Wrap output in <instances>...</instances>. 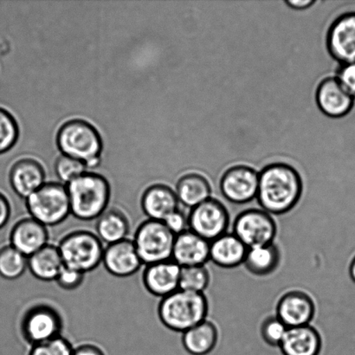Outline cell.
Wrapping results in <instances>:
<instances>
[{"instance_id":"6da1fadb","label":"cell","mask_w":355,"mask_h":355,"mask_svg":"<svg viewBox=\"0 0 355 355\" xmlns=\"http://www.w3.org/2000/svg\"><path fill=\"white\" fill-rule=\"evenodd\" d=\"M302 193L300 175L284 163H274L259 173L257 201L271 215L287 214L297 205Z\"/></svg>"},{"instance_id":"7a4b0ae2","label":"cell","mask_w":355,"mask_h":355,"mask_svg":"<svg viewBox=\"0 0 355 355\" xmlns=\"http://www.w3.org/2000/svg\"><path fill=\"white\" fill-rule=\"evenodd\" d=\"M73 217L82 221L96 220L107 210L110 186L102 175L85 173L68 184Z\"/></svg>"},{"instance_id":"3957f363","label":"cell","mask_w":355,"mask_h":355,"mask_svg":"<svg viewBox=\"0 0 355 355\" xmlns=\"http://www.w3.org/2000/svg\"><path fill=\"white\" fill-rule=\"evenodd\" d=\"M209 304L204 294L178 290L162 298L158 315L172 331L184 333L207 319Z\"/></svg>"},{"instance_id":"277c9868","label":"cell","mask_w":355,"mask_h":355,"mask_svg":"<svg viewBox=\"0 0 355 355\" xmlns=\"http://www.w3.org/2000/svg\"><path fill=\"white\" fill-rule=\"evenodd\" d=\"M58 145L64 155L95 168L100 162L103 141L98 131L83 120H71L62 125L58 134Z\"/></svg>"},{"instance_id":"5b68a950","label":"cell","mask_w":355,"mask_h":355,"mask_svg":"<svg viewBox=\"0 0 355 355\" xmlns=\"http://www.w3.org/2000/svg\"><path fill=\"white\" fill-rule=\"evenodd\" d=\"M64 266L83 273L92 272L103 263V243L85 230L68 233L58 245Z\"/></svg>"},{"instance_id":"8992f818","label":"cell","mask_w":355,"mask_h":355,"mask_svg":"<svg viewBox=\"0 0 355 355\" xmlns=\"http://www.w3.org/2000/svg\"><path fill=\"white\" fill-rule=\"evenodd\" d=\"M30 217L42 225L55 226L71 215L67 187L58 182L44 183L26 198Z\"/></svg>"},{"instance_id":"52a82bcc","label":"cell","mask_w":355,"mask_h":355,"mask_svg":"<svg viewBox=\"0 0 355 355\" xmlns=\"http://www.w3.org/2000/svg\"><path fill=\"white\" fill-rule=\"evenodd\" d=\"M175 236L162 221L147 219L142 222L133 239L142 263L147 266L172 260Z\"/></svg>"},{"instance_id":"ba28073f","label":"cell","mask_w":355,"mask_h":355,"mask_svg":"<svg viewBox=\"0 0 355 355\" xmlns=\"http://www.w3.org/2000/svg\"><path fill=\"white\" fill-rule=\"evenodd\" d=\"M62 318L54 307L37 304L31 307L21 321V334L31 347L61 336Z\"/></svg>"},{"instance_id":"9c48e42d","label":"cell","mask_w":355,"mask_h":355,"mask_svg":"<svg viewBox=\"0 0 355 355\" xmlns=\"http://www.w3.org/2000/svg\"><path fill=\"white\" fill-rule=\"evenodd\" d=\"M277 232V224L272 215L263 209L243 211L233 223V234L238 236L248 249L273 243Z\"/></svg>"},{"instance_id":"30bf717a","label":"cell","mask_w":355,"mask_h":355,"mask_svg":"<svg viewBox=\"0 0 355 355\" xmlns=\"http://www.w3.org/2000/svg\"><path fill=\"white\" fill-rule=\"evenodd\" d=\"M187 220L188 229L211 242L227 232L230 215L220 201L211 198L191 208Z\"/></svg>"},{"instance_id":"8fae6325","label":"cell","mask_w":355,"mask_h":355,"mask_svg":"<svg viewBox=\"0 0 355 355\" xmlns=\"http://www.w3.org/2000/svg\"><path fill=\"white\" fill-rule=\"evenodd\" d=\"M259 173L247 166L227 170L220 180V190L226 200L236 205L250 203L257 198Z\"/></svg>"},{"instance_id":"7c38bea8","label":"cell","mask_w":355,"mask_h":355,"mask_svg":"<svg viewBox=\"0 0 355 355\" xmlns=\"http://www.w3.org/2000/svg\"><path fill=\"white\" fill-rule=\"evenodd\" d=\"M315 315V301L304 291H288L278 300L276 316L287 328L311 325Z\"/></svg>"},{"instance_id":"4fadbf2b","label":"cell","mask_w":355,"mask_h":355,"mask_svg":"<svg viewBox=\"0 0 355 355\" xmlns=\"http://www.w3.org/2000/svg\"><path fill=\"white\" fill-rule=\"evenodd\" d=\"M327 44L336 60L343 64L355 62V12L344 14L333 23Z\"/></svg>"},{"instance_id":"5bb4252c","label":"cell","mask_w":355,"mask_h":355,"mask_svg":"<svg viewBox=\"0 0 355 355\" xmlns=\"http://www.w3.org/2000/svg\"><path fill=\"white\" fill-rule=\"evenodd\" d=\"M102 263L107 272L120 278L133 276L144 264L133 240L128 239L107 245Z\"/></svg>"},{"instance_id":"9a60e30c","label":"cell","mask_w":355,"mask_h":355,"mask_svg":"<svg viewBox=\"0 0 355 355\" xmlns=\"http://www.w3.org/2000/svg\"><path fill=\"white\" fill-rule=\"evenodd\" d=\"M181 267L173 260L146 266L142 281L149 293L166 297L180 288Z\"/></svg>"},{"instance_id":"2e32d148","label":"cell","mask_w":355,"mask_h":355,"mask_svg":"<svg viewBox=\"0 0 355 355\" xmlns=\"http://www.w3.org/2000/svg\"><path fill=\"white\" fill-rule=\"evenodd\" d=\"M172 260L181 268L205 266L210 260V242L188 229L175 236Z\"/></svg>"},{"instance_id":"e0dca14e","label":"cell","mask_w":355,"mask_h":355,"mask_svg":"<svg viewBox=\"0 0 355 355\" xmlns=\"http://www.w3.org/2000/svg\"><path fill=\"white\" fill-rule=\"evenodd\" d=\"M49 232L46 226L33 218L21 219L10 232V246L26 257L49 245Z\"/></svg>"},{"instance_id":"ac0fdd59","label":"cell","mask_w":355,"mask_h":355,"mask_svg":"<svg viewBox=\"0 0 355 355\" xmlns=\"http://www.w3.org/2000/svg\"><path fill=\"white\" fill-rule=\"evenodd\" d=\"M316 102L320 110L330 117L346 116L352 110L354 98L337 78H327L320 83L316 92Z\"/></svg>"},{"instance_id":"d6986e66","label":"cell","mask_w":355,"mask_h":355,"mask_svg":"<svg viewBox=\"0 0 355 355\" xmlns=\"http://www.w3.org/2000/svg\"><path fill=\"white\" fill-rule=\"evenodd\" d=\"M278 349L282 355H320L322 336L311 325L288 328Z\"/></svg>"},{"instance_id":"ffe728a7","label":"cell","mask_w":355,"mask_h":355,"mask_svg":"<svg viewBox=\"0 0 355 355\" xmlns=\"http://www.w3.org/2000/svg\"><path fill=\"white\" fill-rule=\"evenodd\" d=\"M141 205L148 219L163 221L173 211L179 210L180 202L171 188L165 184H154L144 191Z\"/></svg>"},{"instance_id":"44dd1931","label":"cell","mask_w":355,"mask_h":355,"mask_svg":"<svg viewBox=\"0 0 355 355\" xmlns=\"http://www.w3.org/2000/svg\"><path fill=\"white\" fill-rule=\"evenodd\" d=\"M44 179L43 168L40 163L31 159L16 162L10 173V183L13 191L26 200L43 186Z\"/></svg>"},{"instance_id":"7402d4cb","label":"cell","mask_w":355,"mask_h":355,"mask_svg":"<svg viewBox=\"0 0 355 355\" xmlns=\"http://www.w3.org/2000/svg\"><path fill=\"white\" fill-rule=\"evenodd\" d=\"M248 248L233 233L224 235L210 242V261L224 269H232L243 264Z\"/></svg>"},{"instance_id":"603a6c76","label":"cell","mask_w":355,"mask_h":355,"mask_svg":"<svg viewBox=\"0 0 355 355\" xmlns=\"http://www.w3.org/2000/svg\"><path fill=\"white\" fill-rule=\"evenodd\" d=\"M218 329L214 322L205 320L182 334V346L189 355H210L218 343Z\"/></svg>"},{"instance_id":"cb8c5ba5","label":"cell","mask_w":355,"mask_h":355,"mask_svg":"<svg viewBox=\"0 0 355 355\" xmlns=\"http://www.w3.org/2000/svg\"><path fill=\"white\" fill-rule=\"evenodd\" d=\"M64 266L58 245L51 243L28 257V270L40 281H55Z\"/></svg>"},{"instance_id":"d4e9b609","label":"cell","mask_w":355,"mask_h":355,"mask_svg":"<svg viewBox=\"0 0 355 355\" xmlns=\"http://www.w3.org/2000/svg\"><path fill=\"white\" fill-rule=\"evenodd\" d=\"M130 231L127 215L118 209H110L96 219V236L107 245L127 239Z\"/></svg>"},{"instance_id":"484cf974","label":"cell","mask_w":355,"mask_h":355,"mask_svg":"<svg viewBox=\"0 0 355 355\" xmlns=\"http://www.w3.org/2000/svg\"><path fill=\"white\" fill-rule=\"evenodd\" d=\"M175 193L180 203L191 209L211 198V184L204 176L189 173L178 181Z\"/></svg>"},{"instance_id":"4316f807","label":"cell","mask_w":355,"mask_h":355,"mask_svg":"<svg viewBox=\"0 0 355 355\" xmlns=\"http://www.w3.org/2000/svg\"><path fill=\"white\" fill-rule=\"evenodd\" d=\"M280 259V250L273 243L249 248L243 266L254 276L266 277L277 269Z\"/></svg>"},{"instance_id":"83f0119b","label":"cell","mask_w":355,"mask_h":355,"mask_svg":"<svg viewBox=\"0 0 355 355\" xmlns=\"http://www.w3.org/2000/svg\"><path fill=\"white\" fill-rule=\"evenodd\" d=\"M28 269V257L6 246L0 250V277L6 280H16L22 277Z\"/></svg>"},{"instance_id":"f1b7e54d","label":"cell","mask_w":355,"mask_h":355,"mask_svg":"<svg viewBox=\"0 0 355 355\" xmlns=\"http://www.w3.org/2000/svg\"><path fill=\"white\" fill-rule=\"evenodd\" d=\"M210 282L211 275L205 266L181 268L180 290L204 294Z\"/></svg>"},{"instance_id":"f546056e","label":"cell","mask_w":355,"mask_h":355,"mask_svg":"<svg viewBox=\"0 0 355 355\" xmlns=\"http://www.w3.org/2000/svg\"><path fill=\"white\" fill-rule=\"evenodd\" d=\"M19 126L8 111L0 107V155L9 151L19 138Z\"/></svg>"},{"instance_id":"4dcf8cb0","label":"cell","mask_w":355,"mask_h":355,"mask_svg":"<svg viewBox=\"0 0 355 355\" xmlns=\"http://www.w3.org/2000/svg\"><path fill=\"white\" fill-rule=\"evenodd\" d=\"M287 329V327L277 316H271L264 320L261 325V336L268 346L278 349Z\"/></svg>"},{"instance_id":"1f68e13d","label":"cell","mask_w":355,"mask_h":355,"mask_svg":"<svg viewBox=\"0 0 355 355\" xmlns=\"http://www.w3.org/2000/svg\"><path fill=\"white\" fill-rule=\"evenodd\" d=\"M85 168V163L64 155L58 158L55 166L59 179L68 184L83 175Z\"/></svg>"},{"instance_id":"d6a6232c","label":"cell","mask_w":355,"mask_h":355,"mask_svg":"<svg viewBox=\"0 0 355 355\" xmlns=\"http://www.w3.org/2000/svg\"><path fill=\"white\" fill-rule=\"evenodd\" d=\"M73 350L71 343L61 336L31 347L28 355H72Z\"/></svg>"},{"instance_id":"836d02e7","label":"cell","mask_w":355,"mask_h":355,"mask_svg":"<svg viewBox=\"0 0 355 355\" xmlns=\"http://www.w3.org/2000/svg\"><path fill=\"white\" fill-rule=\"evenodd\" d=\"M85 274L80 271L64 266L59 272L57 284L62 290L71 291L78 288L85 281Z\"/></svg>"},{"instance_id":"e575fe53","label":"cell","mask_w":355,"mask_h":355,"mask_svg":"<svg viewBox=\"0 0 355 355\" xmlns=\"http://www.w3.org/2000/svg\"><path fill=\"white\" fill-rule=\"evenodd\" d=\"M338 81L353 98H355V62L343 64L338 72Z\"/></svg>"},{"instance_id":"d590c367","label":"cell","mask_w":355,"mask_h":355,"mask_svg":"<svg viewBox=\"0 0 355 355\" xmlns=\"http://www.w3.org/2000/svg\"><path fill=\"white\" fill-rule=\"evenodd\" d=\"M162 222L175 236L188 230L187 216L184 215L180 209L168 215Z\"/></svg>"},{"instance_id":"8d00e7d4","label":"cell","mask_w":355,"mask_h":355,"mask_svg":"<svg viewBox=\"0 0 355 355\" xmlns=\"http://www.w3.org/2000/svg\"><path fill=\"white\" fill-rule=\"evenodd\" d=\"M72 355H107L102 347L94 343H83L74 347Z\"/></svg>"},{"instance_id":"74e56055","label":"cell","mask_w":355,"mask_h":355,"mask_svg":"<svg viewBox=\"0 0 355 355\" xmlns=\"http://www.w3.org/2000/svg\"><path fill=\"white\" fill-rule=\"evenodd\" d=\"M10 217V205L8 200L0 193V229L7 224Z\"/></svg>"},{"instance_id":"f35d334b","label":"cell","mask_w":355,"mask_h":355,"mask_svg":"<svg viewBox=\"0 0 355 355\" xmlns=\"http://www.w3.org/2000/svg\"><path fill=\"white\" fill-rule=\"evenodd\" d=\"M286 3L287 5L291 7V8L297 10H304L306 8H309V6L314 5L315 1H313V0H297V1H292V0H288V1Z\"/></svg>"},{"instance_id":"ab89813d","label":"cell","mask_w":355,"mask_h":355,"mask_svg":"<svg viewBox=\"0 0 355 355\" xmlns=\"http://www.w3.org/2000/svg\"><path fill=\"white\" fill-rule=\"evenodd\" d=\"M349 274L351 278H352V280L355 283V257H354V259L352 262H351L350 268H349Z\"/></svg>"}]
</instances>
